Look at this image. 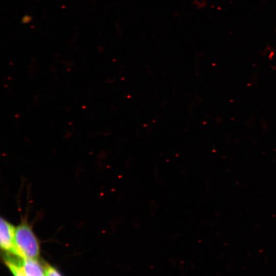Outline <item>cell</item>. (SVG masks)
Segmentation results:
<instances>
[{
	"label": "cell",
	"mask_w": 276,
	"mask_h": 276,
	"mask_svg": "<svg viewBox=\"0 0 276 276\" xmlns=\"http://www.w3.org/2000/svg\"><path fill=\"white\" fill-rule=\"evenodd\" d=\"M15 228L6 219L1 218L0 221V245L7 253L12 254Z\"/></svg>",
	"instance_id": "3"
},
{
	"label": "cell",
	"mask_w": 276,
	"mask_h": 276,
	"mask_svg": "<svg viewBox=\"0 0 276 276\" xmlns=\"http://www.w3.org/2000/svg\"><path fill=\"white\" fill-rule=\"evenodd\" d=\"M45 276H62L53 266L47 264L44 268Z\"/></svg>",
	"instance_id": "4"
},
{
	"label": "cell",
	"mask_w": 276,
	"mask_h": 276,
	"mask_svg": "<svg viewBox=\"0 0 276 276\" xmlns=\"http://www.w3.org/2000/svg\"><path fill=\"white\" fill-rule=\"evenodd\" d=\"M31 17L29 16H24L22 17V21L24 23H27L30 21L31 20Z\"/></svg>",
	"instance_id": "5"
},
{
	"label": "cell",
	"mask_w": 276,
	"mask_h": 276,
	"mask_svg": "<svg viewBox=\"0 0 276 276\" xmlns=\"http://www.w3.org/2000/svg\"><path fill=\"white\" fill-rule=\"evenodd\" d=\"M40 254L38 240L26 222L15 227L12 255L21 259H37Z\"/></svg>",
	"instance_id": "1"
},
{
	"label": "cell",
	"mask_w": 276,
	"mask_h": 276,
	"mask_svg": "<svg viewBox=\"0 0 276 276\" xmlns=\"http://www.w3.org/2000/svg\"><path fill=\"white\" fill-rule=\"evenodd\" d=\"M5 262L14 276H45L44 270L37 259L7 257Z\"/></svg>",
	"instance_id": "2"
}]
</instances>
